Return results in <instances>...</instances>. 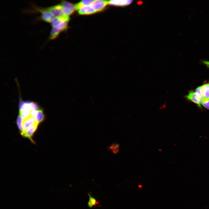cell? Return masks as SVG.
Here are the masks:
<instances>
[{
  "label": "cell",
  "instance_id": "obj_4",
  "mask_svg": "<svg viewBox=\"0 0 209 209\" xmlns=\"http://www.w3.org/2000/svg\"><path fill=\"white\" fill-rule=\"evenodd\" d=\"M39 125L37 123L35 124L24 131L21 136L24 137L28 138L31 142L35 144V142L33 140L32 137L37 130Z\"/></svg>",
  "mask_w": 209,
  "mask_h": 209
},
{
  "label": "cell",
  "instance_id": "obj_13",
  "mask_svg": "<svg viewBox=\"0 0 209 209\" xmlns=\"http://www.w3.org/2000/svg\"><path fill=\"white\" fill-rule=\"evenodd\" d=\"M94 0H83L77 3L75 5V9L76 10H78L82 7L90 5Z\"/></svg>",
  "mask_w": 209,
  "mask_h": 209
},
{
  "label": "cell",
  "instance_id": "obj_16",
  "mask_svg": "<svg viewBox=\"0 0 209 209\" xmlns=\"http://www.w3.org/2000/svg\"><path fill=\"white\" fill-rule=\"evenodd\" d=\"M201 105L206 108L209 110V99H203Z\"/></svg>",
  "mask_w": 209,
  "mask_h": 209
},
{
  "label": "cell",
  "instance_id": "obj_3",
  "mask_svg": "<svg viewBox=\"0 0 209 209\" xmlns=\"http://www.w3.org/2000/svg\"><path fill=\"white\" fill-rule=\"evenodd\" d=\"M32 108L29 115L24 119L22 118V125L24 130V132L29 127L37 123L36 119L31 114V111L33 108V101H32Z\"/></svg>",
  "mask_w": 209,
  "mask_h": 209
},
{
  "label": "cell",
  "instance_id": "obj_11",
  "mask_svg": "<svg viewBox=\"0 0 209 209\" xmlns=\"http://www.w3.org/2000/svg\"><path fill=\"white\" fill-rule=\"evenodd\" d=\"M96 12V11L91 5L82 7L78 10L79 14L81 15H91Z\"/></svg>",
  "mask_w": 209,
  "mask_h": 209
},
{
  "label": "cell",
  "instance_id": "obj_15",
  "mask_svg": "<svg viewBox=\"0 0 209 209\" xmlns=\"http://www.w3.org/2000/svg\"><path fill=\"white\" fill-rule=\"evenodd\" d=\"M119 147L118 144H113L110 146V149L114 153H117L119 151Z\"/></svg>",
  "mask_w": 209,
  "mask_h": 209
},
{
  "label": "cell",
  "instance_id": "obj_18",
  "mask_svg": "<svg viewBox=\"0 0 209 209\" xmlns=\"http://www.w3.org/2000/svg\"><path fill=\"white\" fill-rule=\"evenodd\" d=\"M201 62L203 64L205 65L206 66L209 68V61L208 60H201Z\"/></svg>",
  "mask_w": 209,
  "mask_h": 209
},
{
  "label": "cell",
  "instance_id": "obj_17",
  "mask_svg": "<svg viewBox=\"0 0 209 209\" xmlns=\"http://www.w3.org/2000/svg\"><path fill=\"white\" fill-rule=\"evenodd\" d=\"M89 197V201L91 203L93 206H96L98 204V202L96 199L91 197V195L88 194Z\"/></svg>",
  "mask_w": 209,
  "mask_h": 209
},
{
  "label": "cell",
  "instance_id": "obj_8",
  "mask_svg": "<svg viewBox=\"0 0 209 209\" xmlns=\"http://www.w3.org/2000/svg\"><path fill=\"white\" fill-rule=\"evenodd\" d=\"M108 3L109 1L106 0H94L91 6L96 12H98L104 10Z\"/></svg>",
  "mask_w": 209,
  "mask_h": 209
},
{
  "label": "cell",
  "instance_id": "obj_10",
  "mask_svg": "<svg viewBox=\"0 0 209 209\" xmlns=\"http://www.w3.org/2000/svg\"><path fill=\"white\" fill-rule=\"evenodd\" d=\"M133 1L127 0H110L109 1L108 4L118 7H125L131 4Z\"/></svg>",
  "mask_w": 209,
  "mask_h": 209
},
{
  "label": "cell",
  "instance_id": "obj_14",
  "mask_svg": "<svg viewBox=\"0 0 209 209\" xmlns=\"http://www.w3.org/2000/svg\"><path fill=\"white\" fill-rule=\"evenodd\" d=\"M16 123L19 132L21 135L24 132V130L22 125V119L21 117L19 115H18L16 119Z\"/></svg>",
  "mask_w": 209,
  "mask_h": 209
},
{
  "label": "cell",
  "instance_id": "obj_5",
  "mask_svg": "<svg viewBox=\"0 0 209 209\" xmlns=\"http://www.w3.org/2000/svg\"><path fill=\"white\" fill-rule=\"evenodd\" d=\"M62 5L63 11L64 15L69 16L74 12L75 5L72 3L65 1H62L61 3Z\"/></svg>",
  "mask_w": 209,
  "mask_h": 209
},
{
  "label": "cell",
  "instance_id": "obj_2",
  "mask_svg": "<svg viewBox=\"0 0 209 209\" xmlns=\"http://www.w3.org/2000/svg\"><path fill=\"white\" fill-rule=\"evenodd\" d=\"M68 22H65L56 27H52L49 39L51 40L55 39L61 32L66 30L67 28Z\"/></svg>",
  "mask_w": 209,
  "mask_h": 209
},
{
  "label": "cell",
  "instance_id": "obj_6",
  "mask_svg": "<svg viewBox=\"0 0 209 209\" xmlns=\"http://www.w3.org/2000/svg\"><path fill=\"white\" fill-rule=\"evenodd\" d=\"M38 10L41 12L42 19L46 22L51 23L55 17L47 8Z\"/></svg>",
  "mask_w": 209,
  "mask_h": 209
},
{
  "label": "cell",
  "instance_id": "obj_1",
  "mask_svg": "<svg viewBox=\"0 0 209 209\" xmlns=\"http://www.w3.org/2000/svg\"><path fill=\"white\" fill-rule=\"evenodd\" d=\"M186 98L190 102L197 105L199 107H201V104L203 100L202 96L196 92L194 91H190L188 94L185 96Z\"/></svg>",
  "mask_w": 209,
  "mask_h": 209
},
{
  "label": "cell",
  "instance_id": "obj_9",
  "mask_svg": "<svg viewBox=\"0 0 209 209\" xmlns=\"http://www.w3.org/2000/svg\"><path fill=\"white\" fill-rule=\"evenodd\" d=\"M70 20L69 16L63 15L54 17L51 22L52 27H56L64 22H69Z\"/></svg>",
  "mask_w": 209,
  "mask_h": 209
},
{
  "label": "cell",
  "instance_id": "obj_12",
  "mask_svg": "<svg viewBox=\"0 0 209 209\" xmlns=\"http://www.w3.org/2000/svg\"><path fill=\"white\" fill-rule=\"evenodd\" d=\"M201 86L203 98L209 99V83L204 84Z\"/></svg>",
  "mask_w": 209,
  "mask_h": 209
},
{
  "label": "cell",
  "instance_id": "obj_7",
  "mask_svg": "<svg viewBox=\"0 0 209 209\" xmlns=\"http://www.w3.org/2000/svg\"><path fill=\"white\" fill-rule=\"evenodd\" d=\"M55 17L64 15L61 4H57L47 8Z\"/></svg>",
  "mask_w": 209,
  "mask_h": 209
}]
</instances>
